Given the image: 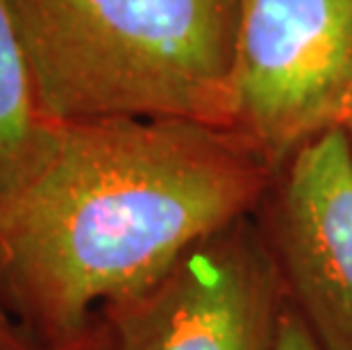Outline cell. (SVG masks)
<instances>
[{"mask_svg":"<svg viewBox=\"0 0 352 350\" xmlns=\"http://www.w3.org/2000/svg\"><path fill=\"white\" fill-rule=\"evenodd\" d=\"M271 162L239 128L177 118L55 121L0 205V280L55 346L96 305L166 275L257 203Z\"/></svg>","mask_w":352,"mask_h":350,"instance_id":"1","label":"cell"},{"mask_svg":"<svg viewBox=\"0 0 352 350\" xmlns=\"http://www.w3.org/2000/svg\"><path fill=\"white\" fill-rule=\"evenodd\" d=\"M52 121L236 128L241 0H10Z\"/></svg>","mask_w":352,"mask_h":350,"instance_id":"2","label":"cell"},{"mask_svg":"<svg viewBox=\"0 0 352 350\" xmlns=\"http://www.w3.org/2000/svg\"><path fill=\"white\" fill-rule=\"evenodd\" d=\"M352 85V0H241L239 125L275 166L339 128Z\"/></svg>","mask_w":352,"mask_h":350,"instance_id":"3","label":"cell"},{"mask_svg":"<svg viewBox=\"0 0 352 350\" xmlns=\"http://www.w3.org/2000/svg\"><path fill=\"white\" fill-rule=\"evenodd\" d=\"M116 350H271V280L226 230L144 292L109 305Z\"/></svg>","mask_w":352,"mask_h":350,"instance_id":"4","label":"cell"},{"mask_svg":"<svg viewBox=\"0 0 352 350\" xmlns=\"http://www.w3.org/2000/svg\"><path fill=\"white\" fill-rule=\"evenodd\" d=\"M282 243L305 307L332 350H352V144L329 128L294 155Z\"/></svg>","mask_w":352,"mask_h":350,"instance_id":"5","label":"cell"},{"mask_svg":"<svg viewBox=\"0 0 352 350\" xmlns=\"http://www.w3.org/2000/svg\"><path fill=\"white\" fill-rule=\"evenodd\" d=\"M55 121L43 114L10 0H0V205L46 151Z\"/></svg>","mask_w":352,"mask_h":350,"instance_id":"6","label":"cell"},{"mask_svg":"<svg viewBox=\"0 0 352 350\" xmlns=\"http://www.w3.org/2000/svg\"><path fill=\"white\" fill-rule=\"evenodd\" d=\"M271 350H323L314 332L307 327L305 318L296 314H282L275 321L273 348Z\"/></svg>","mask_w":352,"mask_h":350,"instance_id":"7","label":"cell"},{"mask_svg":"<svg viewBox=\"0 0 352 350\" xmlns=\"http://www.w3.org/2000/svg\"><path fill=\"white\" fill-rule=\"evenodd\" d=\"M0 350H30L28 341L0 305Z\"/></svg>","mask_w":352,"mask_h":350,"instance_id":"8","label":"cell"},{"mask_svg":"<svg viewBox=\"0 0 352 350\" xmlns=\"http://www.w3.org/2000/svg\"><path fill=\"white\" fill-rule=\"evenodd\" d=\"M339 128H343L352 137V85L348 89L346 98H343V105L339 111Z\"/></svg>","mask_w":352,"mask_h":350,"instance_id":"9","label":"cell"},{"mask_svg":"<svg viewBox=\"0 0 352 350\" xmlns=\"http://www.w3.org/2000/svg\"><path fill=\"white\" fill-rule=\"evenodd\" d=\"M52 350H87V346H82V344H80V339H78V341H71V344L55 346Z\"/></svg>","mask_w":352,"mask_h":350,"instance_id":"10","label":"cell"}]
</instances>
